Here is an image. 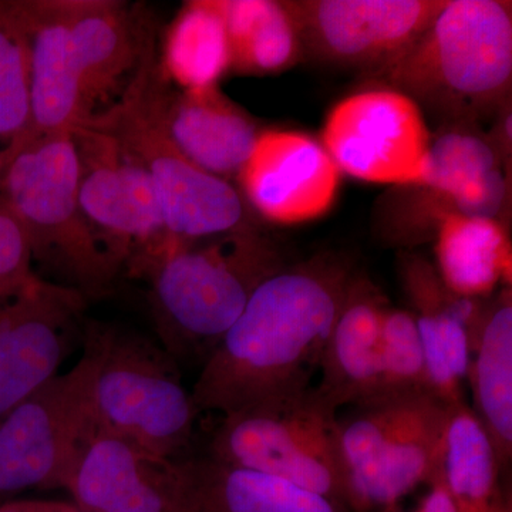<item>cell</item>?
<instances>
[{
    "label": "cell",
    "instance_id": "cell-1",
    "mask_svg": "<svg viewBox=\"0 0 512 512\" xmlns=\"http://www.w3.org/2000/svg\"><path fill=\"white\" fill-rule=\"evenodd\" d=\"M355 271L346 256L325 254L262 282L201 367L198 412L222 416L311 387Z\"/></svg>",
    "mask_w": 512,
    "mask_h": 512
},
{
    "label": "cell",
    "instance_id": "cell-2",
    "mask_svg": "<svg viewBox=\"0 0 512 512\" xmlns=\"http://www.w3.org/2000/svg\"><path fill=\"white\" fill-rule=\"evenodd\" d=\"M284 255L252 225L229 234L161 248L131 269L146 279L158 342L175 362L204 365L251 296L281 271Z\"/></svg>",
    "mask_w": 512,
    "mask_h": 512
},
{
    "label": "cell",
    "instance_id": "cell-3",
    "mask_svg": "<svg viewBox=\"0 0 512 512\" xmlns=\"http://www.w3.org/2000/svg\"><path fill=\"white\" fill-rule=\"evenodd\" d=\"M82 346L92 365L94 430L170 460L188 457L200 412L163 346L94 319L84 320Z\"/></svg>",
    "mask_w": 512,
    "mask_h": 512
},
{
    "label": "cell",
    "instance_id": "cell-4",
    "mask_svg": "<svg viewBox=\"0 0 512 512\" xmlns=\"http://www.w3.org/2000/svg\"><path fill=\"white\" fill-rule=\"evenodd\" d=\"M377 76L443 113H490L511 89V2L446 0L426 32Z\"/></svg>",
    "mask_w": 512,
    "mask_h": 512
},
{
    "label": "cell",
    "instance_id": "cell-5",
    "mask_svg": "<svg viewBox=\"0 0 512 512\" xmlns=\"http://www.w3.org/2000/svg\"><path fill=\"white\" fill-rule=\"evenodd\" d=\"M168 86L151 45L123 96L80 124L110 134L146 168L160 200L168 238L200 241L249 227L247 204L237 188L205 173L175 146L165 123Z\"/></svg>",
    "mask_w": 512,
    "mask_h": 512
},
{
    "label": "cell",
    "instance_id": "cell-6",
    "mask_svg": "<svg viewBox=\"0 0 512 512\" xmlns=\"http://www.w3.org/2000/svg\"><path fill=\"white\" fill-rule=\"evenodd\" d=\"M0 195L28 234L33 261L49 278L84 296L109 295L120 269L84 218L72 130L22 148L0 178Z\"/></svg>",
    "mask_w": 512,
    "mask_h": 512
},
{
    "label": "cell",
    "instance_id": "cell-7",
    "mask_svg": "<svg viewBox=\"0 0 512 512\" xmlns=\"http://www.w3.org/2000/svg\"><path fill=\"white\" fill-rule=\"evenodd\" d=\"M451 407L433 393L382 394L339 417L346 505L352 512H392L429 483Z\"/></svg>",
    "mask_w": 512,
    "mask_h": 512
},
{
    "label": "cell",
    "instance_id": "cell-8",
    "mask_svg": "<svg viewBox=\"0 0 512 512\" xmlns=\"http://www.w3.org/2000/svg\"><path fill=\"white\" fill-rule=\"evenodd\" d=\"M205 456L346 505L338 410L316 386L222 414Z\"/></svg>",
    "mask_w": 512,
    "mask_h": 512
},
{
    "label": "cell",
    "instance_id": "cell-9",
    "mask_svg": "<svg viewBox=\"0 0 512 512\" xmlns=\"http://www.w3.org/2000/svg\"><path fill=\"white\" fill-rule=\"evenodd\" d=\"M92 365L82 356L0 419V498L66 487L94 431Z\"/></svg>",
    "mask_w": 512,
    "mask_h": 512
},
{
    "label": "cell",
    "instance_id": "cell-10",
    "mask_svg": "<svg viewBox=\"0 0 512 512\" xmlns=\"http://www.w3.org/2000/svg\"><path fill=\"white\" fill-rule=\"evenodd\" d=\"M84 218L113 264L130 272L167 239L146 168L116 138L86 124L72 130Z\"/></svg>",
    "mask_w": 512,
    "mask_h": 512
},
{
    "label": "cell",
    "instance_id": "cell-11",
    "mask_svg": "<svg viewBox=\"0 0 512 512\" xmlns=\"http://www.w3.org/2000/svg\"><path fill=\"white\" fill-rule=\"evenodd\" d=\"M320 143L340 173L365 183L420 187L426 177L431 136L423 111L392 87L338 101Z\"/></svg>",
    "mask_w": 512,
    "mask_h": 512
},
{
    "label": "cell",
    "instance_id": "cell-12",
    "mask_svg": "<svg viewBox=\"0 0 512 512\" xmlns=\"http://www.w3.org/2000/svg\"><path fill=\"white\" fill-rule=\"evenodd\" d=\"M86 302L37 274L0 299V419L59 375L82 339Z\"/></svg>",
    "mask_w": 512,
    "mask_h": 512
},
{
    "label": "cell",
    "instance_id": "cell-13",
    "mask_svg": "<svg viewBox=\"0 0 512 512\" xmlns=\"http://www.w3.org/2000/svg\"><path fill=\"white\" fill-rule=\"evenodd\" d=\"M302 46L338 66L377 74L406 53L446 0H303L285 2Z\"/></svg>",
    "mask_w": 512,
    "mask_h": 512
},
{
    "label": "cell",
    "instance_id": "cell-14",
    "mask_svg": "<svg viewBox=\"0 0 512 512\" xmlns=\"http://www.w3.org/2000/svg\"><path fill=\"white\" fill-rule=\"evenodd\" d=\"M237 178L245 204L284 227L325 217L342 183L322 143L295 130L261 131Z\"/></svg>",
    "mask_w": 512,
    "mask_h": 512
},
{
    "label": "cell",
    "instance_id": "cell-15",
    "mask_svg": "<svg viewBox=\"0 0 512 512\" xmlns=\"http://www.w3.org/2000/svg\"><path fill=\"white\" fill-rule=\"evenodd\" d=\"M64 490L82 512H188L178 461L96 430Z\"/></svg>",
    "mask_w": 512,
    "mask_h": 512
},
{
    "label": "cell",
    "instance_id": "cell-16",
    "mask_svg": "<svg viewBox=\"0 0 512 512\" xmlns=\"http://www.w3.org/2000/svg\"><path fill=\"white\" fill-rule=\"evenodd\" d=\"M400 275L423 343L430 392L450 407L464 402L484 303L451 291L436 266L419 255H403Z\"/></svg>",
    "mask_w": 512,
    "mask_h": 512
},
{
    "label": "cell",
    "instance_id": "cell-17",
    "mask_svg": "<svg viewBox=\"0 0 512 512\" xmlns=\"http://www.w3.org/2000/svg\"><path fill=\"white\" fill-rule=\"evenodd\" d=\"M66 13L86 121L123 96L153 37L126 2L66 0Z\"/></svg>",
    "mask_w": 512,
    "mask_h": 512
},
{
    "label": "cell",
    "instance_id": "cell-18",
    "mask_svg": "<svg viewBox=\"0 0 512 512\" xmlns=\"http://www.w3.org/2000/svg\"><path fill=\"white\" fill-rule=\"evenodd\" d=\"M19 2L29 33V121L23 133L0 150L2 174L22 148L50 134L73 130L84 120L66 0Z\"/></svg>",
    "mask_w": 512,
    "mask_h": 512
},
{
    "label": "cell",
    "instance_id": "cell-19",
    "mask_svg": "<svg viewBox=\"0 0 512 512\" xmlns=\"http://www.w3.org/2000/svg\"><path fill=\"white\" fill-rule=\"evenodd\" d=\"M389 301L355 271L333 325L316 389L336 410L375 397L380 384V336Z\"/></svg>",
    "mask_w": 512,
    "mask_h": 512
},
{
    "label": "cell",
    "instance_id": "cell-20",
    "mask_svg": "<svg viewBox=\"0 0 512 512\" xmlns=\"http://www.w3.org/2000/svg\"><path fill=\"white\" fill-rule=\"evenodd\" d=\"M170 86L164 113L175 146L205 173L237 177L261 133L256 121L218 86L185 92Z\"/></svg>",
    "mask_w": 512,
    "mask_h": 512
},
{
    "label": "cell",
    "instance_id": "cell-21",
    "mask_svg": "<svg viewBox=\"0 0 512 512\" xmlns=\"http://www.w3.org/2000/svg\"><path fill=\"white\" fill-rule=\"evenodd\" d=\"M177 461L188 512H352L339 501L281 478L207 456Z\"/></svg>",
    "mask_w": 512,
    "mask_h": 512
},
{
    "label": "cell",
    "instance_id": "cell-22",
    "mask_svg": "<svg viewBox=\"0 0 512 512\" xmlns=\"http://www.w3.org/2000/svg\"><path fill=\"white\" fill-rule=\"evenodd\" d=\"M495 143L476 131L448 128L431 138L426 177L420 187L447 202L448 212L497 220L507 204V175Z\"/></svg>",
    "mask_w": 512,
    "mask_h": 512
},
{
    "label": "cell",
    "instance_id": "cell-23",
    "mask_svg": "<svg viewBox=\"0 0 512 512\" xmlns=\"http://www.w3.org/2000/svg\"><path fill=\"white\" fill-rule=\"evenodd\" d=\"M467 380L471 410L490 439L501 473L512 460V293L505 288L483 313L471 349Z\"/></svg>",
    "mask_w": 512,
    "mask_h": 512
},
{
    "label": "cell",
    "instance_id": "cell-24",
    "mask_svg": "<svg viewBox=\"0 0 512 512\" xmlns=\"http://www.w3.org/2000/svg\"><path fill=\"white\" fill-rule=\"evenodd\" d=\"M437 224L436 266L444 284L471 299L493 295L501 279L510 282L511 244L498 220L443 212Z\"/></svg>",
    "mask_w": 512,
    "mask_h": 512
},
{
    "label": "cell",
    "instance_id": "cell-25",
    "mask_svg": "<svg viewBox=\"0 0 512 512\" xmlns=\"http://www.w3.org/2000/svg\"><path fill=\"white\" fill-rule=\"evenodd\" d=\"M161 76L180 90L218 86L232 72V47L217 0L185 2L163 37Z\"/></svg>",
    "mask_w": 512,
    "mask_h": 512
},
{
    "label": "cell",
    "instance_id": "cell-26",
    "mask_svg": "<svg viewBox=\"0 0 512 512\" xmlns=\"http://www.w3.org/2000/svg\"><path fill=\"white\" fill-rule=\"evenodd\" d=\"M434 470L456 512H494L503 487L493 444L466 402L451 406Z\"/></svg>",
    "mask_w": 512,
    "mask_h": 512
},
{
    "label": "cell",
    "instance_id": "cell-27",
    "mask_svg": "<svg viewBox=\"0 0 512 512\" xmlns=\"http://www.w3.org/2000/svg\"><path fill=\"white\" fill-rule=\"evenodd\" d=\"M232 47V72L266 76L299 60L302 40L285 2L217 0Z\"/></svg>",
    "mask_w": 512,
    "mask_h": 512
},
{
    "label": "cell",
    "instance_id": "cell-28",
    "mask_svg": "<svg viewBox=\"0 0 512 512\" xmlns=\"http://www.w3.org/2000/svg\"><path fill=\"white\" fill-rule=\"evenodd\" d=\"M29 33L19 0H0V140L6 146L29 121Z\"/></svg>",
    "mask_w": 512,
    "mask_h": 512
},
{
    "label": "cell",
    "instance_id": "cell-29",
    "mask_svg": "<svg viewBox=\"0 0 512 512\" xmlns=\"http://www.w3.org/2000/svg\"><path fill=\"white\" fill-rule=\"evenodd\" d=\"M430 392L426 355L413 313L389 306L380 336V384L382 394Z\"/></svg>",
    "mask_w": 512,
    "mask_h": 512
},
{
    "label": "cell",
    "instance_id": "cell-30",
    "mask_svg": "<svg viewBox=\"0 0 512 512\" xmlns=\"http://www.w3.org/2000/svg\"><path fill=\"white\" fill-rule=\"evenodd\" d=\"M32 248L22 222L0 195V299L23 288L33 275Z\"/></svg>",
    "mask_w": 512,
    "mask_h": 512
},
{
    "label": "cell",
    "instance_id": "cell-31",
    "mask_svg": "<svg viewBox=\"0 0 512 512\" xmlns=\"http://www.w3.org/2000/svg\"><path fill=\"white\" fill-rule=\"evenodd\" d=\"M427 485H429V491L419 501L416 512H456L446 484L436 470L431 474Z\"/></svg>",
    "mask_w": 512,
    "mask_h": 512
},
{
    "label": "cell",
    "instance_id": "cell-32",
    "mask_svg": "<svg viewBox=\"0 0 512 512\" xmlns=\"http://www.w3.org/2000/svg\"><path fill=\"white\" fill-rule=\"evenodd\" d=\"M57 501L9 500L0 504V512H56Z\"/></svg>",
    "mask_w": 512,
    "mask_h": 512
},
{
    "label": "cell",
    "instance_id": "cell-33",
    "mask_svg": "<svg viewBox=\"0 0 512 512\" xmlns=\"http://www.w3.org/2000/svg\"><path fill=\"white\" fill-rule=\"evenodd\" d=\"M494 512H512V500L510 493L501 491L500 497H498L497 505H495Z\"/></svg>",
    "mask_w": 512,
    "mask_h": 512
},
{
    "label": "cell",
    "instance_id": "cell-34",
    "mask_svg": "<svg viewBox=\"0 0 512 512\" xmlns=\"http://www.w3.org/2000/svg\"><path fill=\"white\" fill-rule=\"evenodd\" d=\"M56 512H82L76 505L67 503V501H57Z\"/></svg>",
    "mask_w": 512,
    "mask_h": 512
},
{
    "label": "cell",
    "instance_id": "cell-35",
    "mask_svg": "<svg viewBox=\"0 0 512 512\" xmlns=\"http://www.w3.org/2000/svg\"><path fill=\"white\" fill-rule=\"evenodd\" d=\"M0 178H2V170H0Z\"/></svg>",
    "mask_w": 512,
    "mask_h": 512
}]
</instances>
